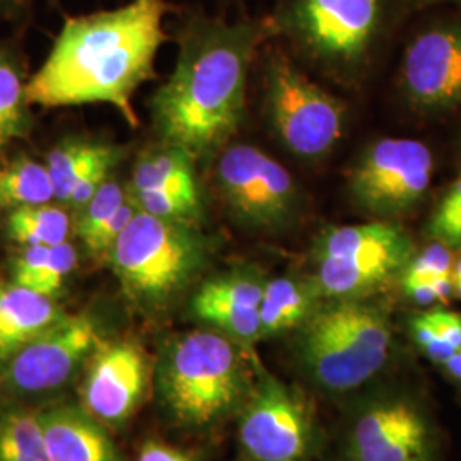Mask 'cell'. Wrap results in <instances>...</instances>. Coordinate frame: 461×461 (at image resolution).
Returning a JSON list of instances; mask_svg holds the SVG:
<instances>
[{"mask_svg":"<svg viewBox=\"0 0 461 461\" xmlns=\"http://www.w3.org/2000/svg\"><path fill=\"white\" fill-rule=\"evenodd\" d=\"M166 13L165 0H131L113 11L67 17L45 64L26 84L28 104H112L137 127L133 95L154 76Z\"/></svg>","mask_w":461,"mask_h":461,"instance_id":"6da1fadb","label":"cell"},{"mask_svg":"<svg viewBox=\"0 0 461 461\" xmlns=\"http://www.w3.org/2000/svg\"><path fill=\"white\" fill-rule=\"evenodd\" d=\"M268 33V24L257 21L188 23L176 66L152 98L163 144L194 161L228 148L245 118L249 66Z\"/></svg>","mask_w":461,"mask_h":461,"instance_id":"7a4b0ae2","label":"cell"},{"mask_svg":"<svg viewBox=\"0 0 461 461\" xmlns=\"http://www.w3.org/2000/svg\"><path fill=\"white\" fill-rule=\"evenodd\" d=\"M217 330H192L166 344L156 371L158 395L183 428L209 429L245 405L255 357Z\"/></svg>","mask_w":461,"mask_h":461,"instance_id":"3957f363","label":"cell"},{"mask_svg":"<svg viewBox=\"0 0 461 461\" xmlns=\"http://www.w3.org/2000/svg\"><path fill=\"white\" fill-rule=\"evenodd\" d=\"M388 313L367 297L323 299L294 331V361L306 381L330 396L361 390L390 359Z\"/></svg>","mask_w":461,"mask_h":461,"instance_id":"277c9868","label":"cell"},{"mask_svg":"<svg viewBox=\"0 0 461 461\" xmlns=\"http://www.w3.org/2000/svg\"><path fill=\"white\" fill-rule=\"evenodd\" d=\"M211 257L198 226L137 212L108 258L125 296L142 312L173 304L194 284Z\"/></svg>","mask_w":461,"mask_h":461,"instance_id":"5b68a950","label":"cell"},{"mask_svg":"<svg viewBox=\"0 0 461 461\" xmlns=\"http://www.w3.org/2000/svg\"><path fill=\"white\" fill-rule=\"evenodd\" d=\"M415 251L396 221L329 228L314 241L312 279L321 299H364L400 279Z\"/></svg>","mask_w":461,"mask_h":461,"instance_id":"8992f818","label":"cell"},{"mask_svg":"<svg viewBox=\"0 0 461 461\" xmlns=\"http://www.w3.org/2000/svg\"><path fill=\"white\" fill-rule=\"evenodd\" d=\"M388 19V0H284L276 21L303 53L335 70L357 68Z\"/></svg>","mask_w":461,"mask_h":461,"instance_id":"52a82bcc","label":"cell"},{"mask_svg":"<svg viewBox=\"0 0 461 461\" xmlns=\"http://www.w3.org/2000/svg\"><path fill=\"white\" fill-rule=\"evenodd\" d=\"M265 74L267 116L284 148L306 161L325 158L344 133L342 101L279 53L268 59Z\"/></svg>","mask_w":461,"mask_h":461,"instance_id":"ba28073f","label":"cell"},{"mask_svg":"<svg viewBox=\"0 0 461 461\" xmlns=\"http://www.w3.org/2000/svg\"><path fill=\"white\" fill-rule=\"evenodd\" d=\"M438 434L424 405L402 390L361 398L347 419L346 461H434Z\"/></svg>","mask_w":461,"mask_h":461,"instance_id":"9c48e42d","label":"cell"},{"mask_svg":"<svg viewBox=\"0 0 461 461\" xmlns=\"http://www.w3.org/2000/svg\"><path fill=\"white\" fill-rule=\"evenodd\" d=\"M434 175L430 149L415 139L386 137L364 149L348 173L354 203L378 221H396L422 203Z\"/></svg>","mask_w":461,"mask_h":461,"instance_id":"30bf717a","label":"cell"},{"mask_svg":"<svg viewBox=\"0 0 461 461\" xmlns=\"http://www.w3.org/2000/svg\"><path fill=\"white\" fill-rule=\"evenodd\" d=\"M238 436L249 461H306L313 453V415L304 398L255 357V376L238 413Z\"/></svg>","mask_w":461,"mask_h":461,"instance_id":"8fae6325","label":"cell"},{"mask_svg":"<svg viewBox=\"0 0 461 461\" xmlns=\"http://www.w3.org/2000/svg\"><path fill=\"white\" fill-rule=\"evenodd\" d=\"M215 180L230 214L248 230H277L296 215L299 192L293 175L262 149H222Z\"/></svg>","mask_w":461,"mask_h":461,"instance_id":"7c38bea8","label":"cell"},{"mask_svg":"<svg viewBox=\"0 0 461 461\" xmlns=\"http://www.w3.org/2000/svg\"><path fill=\"white\" fill-rule=\"evenodd\" d=\"M101 342L98 325L91 316L66 314L0 369L2 386L13 395L57 390L87 364Z\"/></svg>","mask_w":461,"mask_h":461,"instance_id":"4fadbf2b","label":"cell"},{"mask_svg":"<svg viewBox=\"0 0 461 461\" xmlns=\"http://www.w3.org/2000/svg\"><path fill=\"white\" fill-rule=\"evenodd\" d=\"M402 87L413 108L443 113L461 104V19L439 21L407 45Z\"/></svg>","mask_w":461,"mask_h":461,"instance_id":"5bb4252c","label":"cell"},{"mask_svg":"<svg viewBox=\"0 0 461 461\" xmlns=\"http://www.w3.org/2000/svg\"><path fill=\"white\" fill-rule=\"evenodd\" d=\"M86 366L84 411L103 424L125 422L148 388V361L142 348L127 340L101 342Z\"/></svg>","mask_w":461,"mask_h":461,"instance_id":"9a60e30c","label":"cell"},{"mask_svg":"<svg viewBox=\"0 0 461 461\" xmlns=\"http://www.w3.org/2000/svg\"><path fill=\"white\" fill-rule=\"evenodd\" d=\"M267 279L257 267H236L205 280L192 297V314L209 329L253 350L262 340L260 304Z\"/></svg>","mask_w":461,"mask_h":461,"instance_id":"2e32d148","label":"cell"},{"mask_svg":"<svg viewBox=\"0 0 461 461\" xmlns=\"http://www.w3.org/2000/svg\"><path fill=\"white\" fill-rule=\"evenodd\" d=\"M50 461H122L103 422L83 407L38 411Z\"/></svg>","mask_w":461,"mask_h":461,"instance_id":"e0dca14e","label":"cell"},{"mask_svg":"<svg viewBox=\"0 0 461 461\" xmlns=\"http://www.w3.org/2000/svg\"><path fill=\"white\" fill-rule=\"evenodd\" d=\"M64 316L53 297L16 282L0 284V369Z\"/></svg>","mask_w":461,"mask_h":461,"instance_id":"ac0fdd59","label":"cell"},{"mask_svg":"<svg viewBox=\"0 0 461 461\" xmlns=\"http://www.w3.org/2000/svg\"><path fill=\"white\" fill-rule=\"evenodd\" d=\"M321 301L312 277L279 276L267 279L260 304L262 340L296 331Z\"/></svg>","mask_w":461,"mask_h":461,"instance_id":"d6986e66","label":"cell"},{"mask_svg":"<svg viewBox=\"0 0 461 461\" xmlns=\"http://www.w3.org/2000/svg\"><path fill=\"white\" fill-rule=\"evenodd\" d=\"M453 251L438 241L415 251L400 276L405 296L419 306L443 304L453 296V268L456 258Z\"/></svg>","mask_w":461,"mask_h":461,"instance_id":"ffe728a7","label":"cell"},{"mask_svg":"<svg viewBox=\"0 0 461 461\" xmlns=\"http://www.w3.org/2000/svg\"><path fill=\"white\" fill-rule=\"evenodd\" d=\"M194 159L178 149L163 144L149 150L135 163L131 192H173L200 197Z\"/></svg>","mask_w":461,"mask_h":461,"instance_id":"44dd1931","label":"cell"},{"mask_svg":"<svg viewBox=\"0 0 461 461\" xmlns=\"http://www.w3.org/2000/svg\"><path fill=\"white\" fill-rule=\"evenodd\" d=\"M72 219L53 203H41L11 211L7 232L21 247H55L68 241Z\"/></svg>","mask_w":461,"mask_h":461,"instance_id":"7402d4cb","label":"cell"},{"mask_svg":"<svg viewBox=\"0 0 461 461\" xmlns=\"http://www.w3.org/2000/svg\"><path fill=\"white\" fill-rule=\"evenodd\" d=\"M55 198L47 165L28 158L0 167V209L16 211L50 203Z\"/></svg>","mask_w":461,"mask_h":461,"instance_id":"603a6c76","label":"cell"},{"mask_svg":"<svg viewBox=\"0 0 461 461\" xmlns=\"http://www.w3.org/2000/svg\"><path fill=\"white\" fill-rule=\"evenodd\" d=\"M113 146L91 142H67L53 149L47 158V169L55 190V200L66 203L86 173L113 150Z\"/></svg>","mask_w":461,"mask_h":461,"instance_id":"cb8c5ba5","label":"cell"},{"mask_svg":"<svg viewBox=\"0 0 461 461\" xmlns=\"http://www.w3.org/2000/svg\"><path fill=\"white\" fill-rule=\"evenodd\" d=\"M413 342L432 363L443 364L461 348V314L434 308L411 320Z\"/></svg>","mask_w":461,"mask_h":461,"instance_id":"d4e9b609","label":"cell"},{"mask_svg":"<svg viewBox=\"0 0 461 461\" xmlns=\"http://www.w3.org/2000/svg\"><path fill=\"white\" fill-rule=\"evenodd\" d=\"M0 461H50L38 412L0 413Z\"/></svg>","mask_w":461,"mask_h":461,"instance_id":"484cf974","label":"cell"},{"mask_svg":"<svg viewBox=\"0 0 461 461\" xmlns=\"http://www.w3.org/2000/svg\"><path fill=\"white\" fill-rule=\"evenodd\" d=\"M26 104V84L0 50V150L28 132Z\"/></svg>","mask_w":461,"mask_h":461,"instance_id":"4316f807","label":"cell"},{"mask_svg":"<svg viewBox=\"0 0 461 461\" xmlns=\"http://www.w3.org/2000/svg\"><path fill=\"white\" fill-rule=\"evenodd\" d=\"M129 200V188H123L120 183L108 180L91 198L76 219V230L87 248L98 236L103 228L110 222L116 211Z\"/></svg>","mask_w":461,"mask_h":461,"instance_id":"83f0119b","label":"cell"},{"mask_svg":"<svg viewBox=\"0 0 461 461\" xmlns=\"http://www.w3.org/2000/svg\"><path fill=\"white\" fill-rule=\"evenodd\" d=\"M432 241L461 249V178L449 186L428 222Z\"/></svg>","mask_w":461,"mask_h":461,"instance_id":"f1b7e54d","label":"cell"},{"mask_svg":"<svg viewBox=\"0 0 461 461\" xmlns=\"http://www.w3.org/2000/svg\"><path fill=\"white\" fill-rule=\"evenodd\" d=\"M77 265V251L68 241L50 247L49 255L41 265L40 274L26 287L38 294L53 297L60 293L67 277L74 272Z\"/></svg>","mask_w":461,"mask_h":461,"instance_id":"f546056e","label":"cell"},{"mask_svg":"<svg viewBox=\"0 0 461 461\" xmlns=\"http://www.w3.org/2000/svg\"><path fill=\"white\" fill-rule=\"evenodd\" d=\"M135 461H195L186 453L173 446L159 443V441H149L142 446L139 456Z\"/></svg>","mask_w":461,"mask_h":461,"instance_id":"4dcf8cb0","label":"cell"},{"mask_svg":"<svg viewBox=\"0 0 461 461\" xmlns=\"http://www.w3.org/2000/svg\"><path fill=\"white\" fill-rule=\"evenodd\" d=\"M443 367H445L446 373H447L451 378L461 383V348L451 359H447V361L443 364Z\"/></svg>","mask_w":461,"mask_h":461,"instance_id":"1f68e13d","label":"cell"},{"mask_svg":"<svg viewBox=\"0 0 461 461\" xmlns=\"http://www.w3.org/2000/svg\"><path fill=\"white\" fill-rule=\"evenodd\" d=\"M453 285H455V296L461 299V249L458 257L455 258V268H453Z\"/></svg>","mask_w":461,"mask_h":461,"instance_id":"d6a6232c","label":"cell"},{"mask_svg":"<svg viewBox=\"0 0 461 461\" xmlns=\"http://www.w3.org/2000/svg\"><path fill=\"white\" fill-rule=\"evenodd\" d=\"M430 2H456V4H461V0H430Z\"/></svg>","mask_w":461,"mask_h":461,"instance_id":"836d02e7","label":"cell"}]
</instances>
